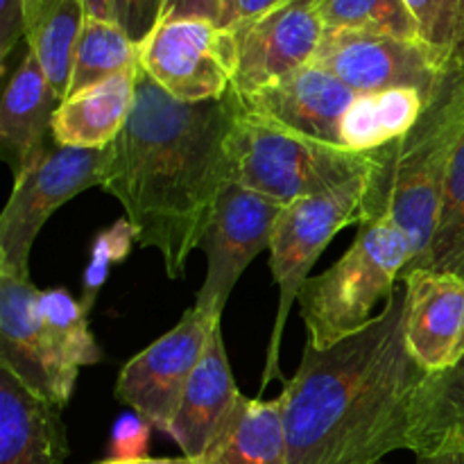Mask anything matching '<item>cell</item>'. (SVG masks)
Masks as SVG:
<instances>
[{
	"instance_id": "1",
	"label": "cell",
	"mask_w": 464,
	"mask_h": 464,
	"mask_svg": "<svg viewBox=\"0 0 464 464\" xmlns=\"http://www.w3.org/2000/svg\"><path fill=\"white\" fill-rule=\"evenodd\" d=\"M236 98L181 102L143 68L118 139L104 150L102 188L121 202L136 245L157 249L170 279H184L220 195L234 184L229 136Z\"/></svg>"
},
{
	"instance_id": "2",
	"label": "cell",
	"mask_w": 464,
	"mask_h": 464,
	"mask_svg": "<svg viewBox=\"0 0 464 464\" xmlns=\"http://www.w3.org/2000/svg\"><path fill=\"white\" fill-rule=\"evenodd\" d=\"M424 372L406 344V288L352 338L304 349L279 394L290 464H383L411 451L412 399Z\"/></svg>"
},
{
	"instance_id": "3",
	"label": "cell",
	"mask_w": 464,
	"mask_h": 464,
	"mask_svg": "<svg viewBox=\"0 0 464 464\" xmlns=\"http://www.w3.org/2000/svg\"><path fill=\"white\" fill-rule=\"evenodd\" d=\"M464 134V63L451 59L415 125L374 150L362 218L390 213L412 245L403 276L424 270L438 229L449 166ZM361 218V220H362Z\"/></svg>"
},
{
	"instance_id": "4",
	"label": "cell",
	"mask_w": 464,
	"mask_h": 464,
	"mask_svg": "<svg viewBox=\"0 0 464 464\" xmlns=\"http://www.w3.org/2000/svg\"><path fill=\"white\" fill-rule=\"evenodd\" d=\"M412 263V245L390 213L362 218L352 247L326 272L308 276L299 293V311L308 343L317 352L361 334L388 304L397 281Z\"/></svg>"
},
{
	"instance_id": "5",
	"label": "cell",
	"mask_w": 464,
	"mask_h": 464,
	"mask_svg": "<svg viewBox=\"0 0 464 464\" xmlns=\"http://www.w3.org/2000/svg\"><path fill=\"white\" fill-rule=\"evenodd\" d=\"M229 157L234 184L281 204L331 193L374 170L372 152L290 134L240 107L229 136Z\"/></svg>"
},
{
	"instance_id": "6",
	"label": "cell",
	"mask_w": 464,
	"mask_h": 464,
	"mask_svg": "<svg viewBox=\"0 0 464 464\" xmlns=\"http://www.w3.org/2000/svg\"><path fill=\"white\" fill-rule=\"evenodd\" d=\"M367 179L370 175L331 193L285 204L270 245V266L276 288H279V308H276L275 326H272L270 344H267L261 390H266L270 381L281 379V338H284L285 322L290 317V308L295 306L306 284L308 270L315 266L320 254L338 231L361 222Z\"/></svg>"
},
{
	"instance_id": "7",
	"label": "cell",
	"mask_w": 464,
	"mask_h": 464,
	"mask_svg": "<svg viewBox=\"0 0 464 464\" xmlns=\"http://www.w3.org/2000/svg\"><path fill=\"white\" fill-rule=\"evenodd\" d=\"M104 150L53 143L18 177L0 216V272L30 279V256L48 218L84 190L100 186Z\"/></svg>"
},
{
	"instance_id": "8",
	"label": "cell",
	"mask_w": 464,
	"mask_h": 464,
	"mask_svg": "<svg viewBox=\"0 0 464 464\" xmlns=\"http://www.w3.org/2000/svg\"><path fill=\"white\" fill-rule=\"evenodd\" d=\"M140 68L175 100H220L234 86V32L202 18L159 23L140 44Z\"/></svg>"
},
{
	"instance_id": "9",
	"label": "cell",
	"mask_w": 464,
	"mask_h": 464,
	"mask_svg": "<svg viewBox=\"0 0 464 464\" xmlns=\"http://www.w3.org/2000/svg\"><path fill=\"white\" fill-rule=\"evenodd\" d=\"M218 324L220 320H213L198 306L188 308L168 334L127 361L116 381L118 401L168 435L186 385Z\"/></svg>"
},
{
	"instance_id": "10",
	"label": "cell",
	"mask_w": 464,
	"mask_h": 464,
	"mask_svg": "<svg viewBox=\"0 0 464 464\" xmlns=\"http://www.w3.org/2000/svg\"><path fill=\"white\" fill-rule=\"evenodd\" d=\"M284 208L285 204L238 184H231L220 195L199 240V247L207 254V276L195 302L199 311L222 320V311L243 272L258 254L270 249Z\"/></svg>"
},
{
	"instance_id": "11",
	"label": "cell",
	"mask_w": 464,
	"mask_h": 464,
	"mask_svg": "<svg viewBox=\"0 0 464 464\" xmlns=\"http://www.w3.org/2000/svg\"><path fill=\"white\" fill-rule=\"evenodd\" d=\"M313 63L334 72L356 93L420 89L433 93L451 59L424 41L352 30H324Z\"/></svg>"
},
{
	"instance_id": "12",
	"label": "cell",
	"mask_w": 464,
	"mask_h": 464,
	"mask_svg": "<svg viewBox=\"0 0 464 464\" xmlns=\"http://www.w3.org/2000/svg\"><path fill=\"white\" fill-rule=\"evenodd\" d=\"M236 75L231 91L256 93L315 59L324 23L315 0H281L276 7L234 27Z\"/></svg>"
},
{
	"instance_id": "13",
	"label": "cell",
	"mask_w": 464,
	"mask_h": 464,
	"mask_svg": "<svg viewBox=\"0 0 464 464\" xmlns=\"http://www.w3.org/2000/svg\"><path fill=\"white\" fill-rule=\"evenodd\" d=\"M231 93L249 116L335 148H340L344 118L358 98L356 91L313 62L256 93Z\"/></svg>"
},
{
	"instance_id": "14",
	"label": "cell",
	"mask_w": 464,
	"mask_h": 464,
	"mask_svg": "<svg viewBox=\"0 0 464 464\" xmlns=\"http://www.w3.org/2000/svg\"><path fill=\"white\" fill-rule=\"evenodd\" d=\"M406 344L424 374L451 370L464 356V276L415 270L403 276Z\"/></svg>"
},
{
	"instance_id": "15",
	"label": "cell",
	"mask_w": 464,
	"mask_h": 464,
	"mask_svg": "<svg viewBox=\"0 0 464 464\" xmlns=\"http://www.w3.org/2000/svg\"><path fill=\"white\" fill-rule=\"evenodd\" d=\"M39 290L30 279L0 272V365L9 367L32 392L66 408L77 381L59 367L36 311Z\"/></svg>"
},
{
	"instance_id": "16",
	"label": "cell",
	"mask_w": 464,
	"mask_h": 464,
	"mask_svg": "<svg viewBox=\"0 0 464 464\" xmlns=\"http://www.w3.org/2000/svg\"><path fill=\"white\" fill-rule=\"evenodd\" d=\"M59 100L44 66L25 44L21 62L5 80L0 100V152L14 177L39 159L53 140V121Z\"/></svg>"
},
{
	"instance_id": "17",
	"label": "cell",
	"mask_w": 464,
	"mask_h": 464,
	"mask_svg": "<svg viewBox=\"0 0 464 464\" xmlns=\"http://www.w3.org/2000/svg\"><path fill=\"white\" fill-rule=\"evenodd\" d=\"M66 458L62 408L0 365V464H63Z\"/></svg>"
},
{
	"instance_id": "18",
	"label": "cell",
	"mask_w": 464,
	"mask_h": 464,
	"mask_svg": "<svg viewBox=\"0 0 464 464\" xmlns=\"http://www.w3.org/2000/svg\"><path fill=\"white\" fill-rule=\"evenodd\" d=\"M238 399L240 392L227 358L222 326L218 324L202 361L186 385L179 411L168 430V435L181 449V456L198 460L231 415Z\"/></svg>"
},
{
	"instance_id": "19",
	"label": "cell",
	"mask_w": 464,
	"mask_h": 464,
	"mask_svg": "<svg viewBox=\"0 0 464 464\" xmlns=\"http://www.w3.org/2000/svg\"><path fill=\"white\" fill-rule=\"evenodd\" d=\"M139 68L140 63L59 102L53 121L54 143L63 148L107 150L134 107Z\"/></svg>"
},
{
	"instance_id": "20",
	"label": "cell",
	"mask_w": 464,
	"mask_h": 464,
	"mask_svg": "<svg viewBox=\"0 0 464 464\" xmlns=\"http://www.w3.org/2000/svg\"><path fill=\"white\" fill-rule=\"evenodd\" d=\"M195 464H290L281 399L238 403Z\"/></svg>"
},
{
	"instance_id": "21",
	"label": "cell",
	"mask_w": 464,
	"mask_h": 464,
	"mask_svg": "<svg viewBox=\"0 0 464 464\" xmlns=\"http://www.w3.org/2000/svg\"><path fill=\"white\" fill-rule=\"evenodd\" d=\"M411 451L417 458L464 451V356L451 370L421 379L412 399Z\"/></svg>"
},
{
	"instance_id": "22",
	"label": "cell",
	"mask_w": 464,
	"mask_h": 464,
	"mask_svg": "<svg viewBox=\"0 0 464 464\" xmlns=\"http://www.w3.org/2000/svg\"><path fill=\"white\" fill-rule=\"evenodd\" d=\"M27 41L59 102L71 86L72 57L86 21L82 0H23Z\"/></svg>"
},
{
	"instance_id": "23",
	"label": "cell",
	"mask_w": 464,
	"mask_h": 464,
	"mask_svg": "<svg viewBox=\"0 0 464 464\" xmlns=\"http://www.w3.org/2000/svg\"><path fill=\"white\" fill-rule=\"evenodd\" d=\"M429 98L430 93L420 89L358 93L356 102L344 118L340 148L352 152H374L394 143L415 125Z\"/></svg>"
},
{
	"instance_id": "24",
	"label": "cell",
	"mask_w": 464,
	"mask_h": 464,
	"mask_svg": "<svg viewBox=\"0 0 464 464\" xmlns=\"http://www.w3.org/2000/svg\"><path fill=\"white\" fill-rule=\"evenodd\" d=\"M36 311L45 340L68 379L77 381L82 367L100 362L102 352L91 334L89 313L84 311L80 299L68 295L63 288L39 290Z\"/></svg>"
},
{
	"instance_id": "25",
	"label": "cell",
	"mask_w": 464,
	"mask_h": 464,
	"mask_svg": "<svg viewBox=\"0 0 464 464\" xmlns=\"http://www.w3.org/2000/svg\"><path fill=\"white\" fill-rule=\"evenodd\" d=\"M139 63L140 45L131 41L118 23L86 18L75 45L68 95L91 89L127 68H136Z\"/></svg>"
},
{
	"instance_id": "26",
	"label": "cell",
	"mask_w": 464,
	"mask_h": 464,
	"mask_svg": "<svg viewBox=\"0 0 464 464\" xmlns=\"http://www.w3.org/2000/svg\"><path fill=\"white\" fill-rule=\"evenodd\" d=\"M315 5L324 30L372 32L424 41L420 23L406 0H315Z\"/></svg>"
},
{
	"instance_id": "27",
	"label": "cell",
	"mask_w": 464,
	"mask_h": 464,
	"mask_svg": "<svg viewBox=\"0 0 464 464\" xmlns=\"http://www.w3.org/2000/svg\"><path fill=\"white\" fill-rule=\"evenodd\" d=\"M424 270L464 276V134L449 166L438 229Z\"/></svg>"
},
{
	"instance_id": "28",
	"label": "cell",
	"mask_w": 464,
	"mask_h": 464,
	"mask_svg": "<svg viewBox=\"0 0 464 464\" xmlns=\"http://www.w3.org/2000/svg\"><path fill=\"white\" fill-rule=\"evenodd\" d=\"M136 243V229L125 216L113 222L109 229L98 234L91 247V258L84 267L82 276V306L86 313L93 311V304L98 299L100 290L107 284L109 272L116 263H122L131 252V245Z\"/></svg>"
},
{
	"instance_id": "29",
	"label": "cell",
	"mask_w": 464,
	"mask_h": 464,
	"mask_svg": "<svg viewBox=\"0 0 464 464\" xmlns=\"http://www.w3.org/2000/svg\"><path fill=\"white\" fill-rule=\"evenodd\" d=\"M406 3L420 23L421 39L444 59L462 62L460 21L453 0H406Z\"/></svg>"
},
{
	"instance_id": "30",
	"label": "cell",
	"mask_w": 464,
	"mask_h": 464,
	"mask_svg": "<svg viewBox=\"0 0 464 464\" xmlns=\"http://www.w3.org/2000/svg\"><path fill=\"white\" fill-rule=\"evenodd\" d=\"M150 430L152 424L139 415V412H125L118 417L111 430V451L113 460H139V458H148L150 447Z\"/></svg>"
},
{
	"instance_id": "31",
	"label": "cell",
	"mask_w": 464,
	"mask_h": 464,
	"mask_svg": "<svg viewBox=\"0 0 464 464\" xmlns=\"http://www.w3.org/2000/svg\"><path fill=\"white\" fill-rule=\"evenodd\" d=\"M161 5L163 0H113V21L140 45L159 25Z\"/></svg>"
},
{
	"instance_id": "32",
	"label": "cell",
	"mask_w": 464,
	"mask_h": 464,
	"mask_svg": "<svg viewBox=\"0 0 464 464\" xmlns=\"http://www.w3.org/2000/svg\"><path fill=\"white\" fill-rule=\"evenodd\" d=\"M21 41H27L23 0H0V66H3V77H7L9 57Z\"/></svg>"
},
{
	"instance_id": "33",
	"label": "cell",
	"mask_w": 464,
	"mask_h": 464,
	"mask_svg": "<svg viewBox=\"0 0 464 464\" xmlns=\"http://www.w3.org/2000/svg\"><path fill=\"white\" fill-rule=\"evenodd\" d=\"M227 0H163L159 23L181 21V18H202L222 27Z\"/></svg>"
},
{
	"instance_id": "34",
	"label": "cell",
	"mask_w": 464,
	"mask_h": 464,
	"mask_svg": "<svg viewBox=\"0 0 464 464\" xmlns=\"http://www.w3.org/2000/svg\"><path fill=\"white\" fill-rule=\"evenodd\" d=\"M279 3L281 0H227L222 27H225V30H234V27L243 25V23L270 12V9L276 7Z\"/></svg>"
},
{
	"instance_id": "35",
	"label": "cell",
	"mask_w": 464,
	"mask_h": 464,
	"mask_svg": "<svg viewBox=\"0 0 464 464\" xmlns=\"http://www.w3.org/2000/svg\"><path fill=\"white\" fill-rule=\"evenodd\" d=\"M82 5H84L86 18L113 21V0H82Z\"/></svg>"
},
{
	"instance_id": "36",
	"label": "cell",
	"mask_w": 464,
	"mask_h": 464,
	"mask_svg": "<svg viewBox=\"0 0 464 464\" xmlns=\"http://www.w3.org/2000/svg\"><path fill=\"white\" fill-rule=\"evenodd\" d=\"M98 464H195L190 458L186 456H179V458H139V460H113V458H109V460H102Z\"/></svg>"
},
{
	"instance_id": "37",
	"label": "cell",
	"mask_w": 464,
	"mask_h": 464,
	"mask_svg": "<svg viewBox=\"0 0 464 464\" xmlns=\"http://www.w3.org/2000/svg\"><path fill=\"white\" fill-rule=\"evenodd\" d=\"M417 464H464V451L440 453V456L417 458Z\"/></svg>"
},
{
	"instance_id": "38",
	"label": "cell",
	"mask_w": 464,
	"mask_h": 464,
	"mask_svg": "<svg viewBox=\"0 0 464 464\" xmlns=\"http://www.w3.org/2000/svg\"><path fill=\"white\" fill-rule=\"evenodd\" d=\"M458 12V21H460V34H462V62H464V0H453Z\"/></svg>"
},
{
	"instance_id": "39",
	"label": "cell",
	"mask_w": 464,
	"mask_h": 464,
	"mask_svg": "<svg viewBox=\"0 0 464 464\" xmlns=\"http://www.w3.org/2000/svg\"><path fill=\"white\" fill-rule=\"evenodd\" d=\"M383 464H385V462H383Z\"/></svg>"
}]
</instances>
